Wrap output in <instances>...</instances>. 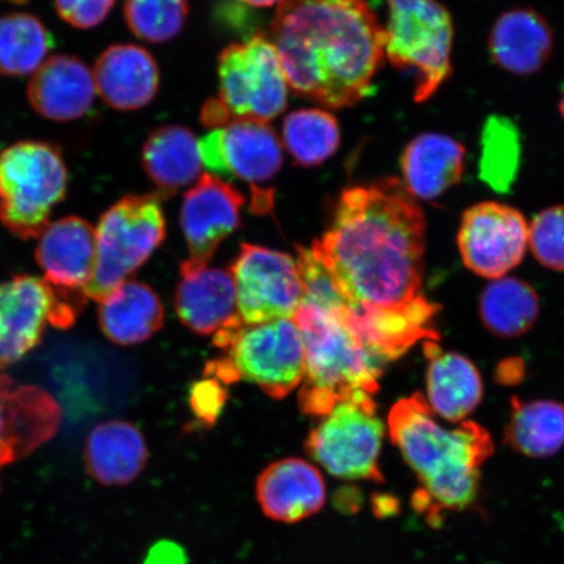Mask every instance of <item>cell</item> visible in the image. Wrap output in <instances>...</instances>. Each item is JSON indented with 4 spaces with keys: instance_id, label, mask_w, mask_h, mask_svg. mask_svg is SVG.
<instances>
[{
    "instance_id": "22",
    "label": "cell",
    "mask_w": 564,
    "mask_h": 564,
    "mask_svg": "<svg viewBox=\"0 0 564 564\" xmlns=\"http://www.w3.org/2000/svg\"><path fill=\"white\" fill-rule=\"evenodd\" d=\"M465 156L467 151L460 141L443 133H422L401 154L404 185L415 199H440L462 181Z\"/></svg>"
},
{
    "instance_id": "37",
    "label": "cell",
    "mask_w": 564,
    "mask_h": 564,
    "mask_svg": "<svg viewBox=\"0 0 564 564\" xmlns=\"http://www.w3.org/2000/svg\"><path fill=\"white\" fill-rule=\"evenodd\" d=\"M230 112L220 100H210L204 105L202 122L212 130L223 129L230 122Z\"/></svg>"
},
{
    "instance_id": "38",
    "label": "cell",
    "mask_w": 564,
    "mask_h": 564,
    "mask_svg": "<svg viewBox=\"0 0 564 564\" xmlns=\"http://www.w3.org/2000/svg\"><path fill=\"white\" fill-rule=\"evenodd\" d=\"M180 561L178 549L172 547L171 550V545H164L156 547V553L151 555L148 564H183Z\"/></svg>"
},
{
    "instance_id": "15",
    "label": "cell",
    "mask_w": 564,
    "mask_h": 564,
    "mask_svg": "<svg viewBox=\"0 0 564 564\" xmlns=\"http://www.w3.org/2000/svg\"><path fill=\"white\" fill-rule=\"evenodd\" d=\"M246 199L229 182L202 174L183 196L181 227L189 251V262L208 264L218 246L241 225Z\"/></svg>"
},
{
    "instance_id": "5",
    "label": "cell",
    "mask_w": 564,
    "mask_h": 564,
    "mask_svg": "<svg viewBox=\"0 0 564 564\" xmlns=\"http://www.w3.org/2000/svg\"><path fill=\"white\" fill-rule=\"evenodd\" d=\"M67 187L66 162L55 145L24 140L0 152V221L13 236L39 238Z\"/></svg>"
},
{
    "instance_id": "6",
    "label": "cell",
    "mask_w": 564,
    "mask_h": 564,
    "mask_svg": "<svg viewBox=\"0 0 564 564\" xmlns=\"http://www.w3.org/2000/svg\"><path fill=\"white\" fill-rule=\"evenodd\" d=\"M386 58L414 77V101L432 98L453 74L454 23L436 0H386Z\"/></svg>"
},
{
    "instance_id": "29",
    "label": "cell",
    "mask_w": 564,
    "mask_h": 564,
    "mask_svg": "<svg viewBox=\"0 0 564 564\" xmlns=\"http://www.w3.org/2000/svg\"><path fill=\"white\" fill-rule=\"evenodd\" d=\"M540 312L534 289L514 278L494 280L479 301L484 326L500 337H518L532 328Z\"/></svg>"
},
{
    "instance_id": "7",
    "label": "cell",
    "mask_w": 564,
    "mask_h": 564,
    "mask_svg": "<svg viewBox=\"0 0 564 564\" xmlns=\"http://www.w3.org/2000/svg\"><path fill=\"white\" fill-rule=\"evenodd\" d=\"M221 349L227 355L206 368V376L221 383L246 380L278 400L302 383L305 348L293 319L243 326L225 340Z\"/></svg>"
},
{
    "instance_id": "12",
    "label": "cell",
    "mask_w": 564,
    "mask_h": 564,
    "mask_svg": "<svg viewBox=\"0 0 564 564\" xmlns=\"http://www.w3.org/2000/svg\"><path fill=\"white\" fill-rule=\"evenodd\" d=\"M230 273L238 313L246 326L293 319L303 300V286L291 256L243 243Z\"/></svg>"
},
{
    "instance_id": "1",
    "label": "cell",
    "mask_w": 564,
    "mask_h": 564,
    "mask_svg": "<svg viewBox=\"0 0 564 564\" xmlns=\"http://www.w3.org/2000/svg\"><path fill=\"white\" fill-rule=\"evenodd\" d=\"M426 218L394 176L345 188L333 220L312 250L345 297L371 308H401L423 299Z\"/></svg>"
},
{
    "instance_id": "9",
    "label": "cell",
    "mask_w": 564,
    "mask_h": 564,
    "mask_svg": "<svg viewBox=\"0 0 564 564\" xmlns=\"http://www.w3.org/2000/svg\"><path fill=\"white\" fill-rule=\"evenodd\" d=\"M322 419L307 436V455L343 481L383 482L379 458L384 425L373 397L343 401Z\"/></svg>"
},
{
    "instance_id": "4",
    "label": "cell",
    "mask_w": 564,
    "mask_h": 564,
    "mask_svg": "<svg viewBox=\"0 0 564 564\" xmlns=\"http://www.w3.org/2000/svg\"><path fill=\"white\" fill-rule=\"evenodd\" d=\"M349 303L326 312L302 302L293 316L305 348L299 404L312 417H324L343 401L373 397L379 390L384 364L345 321Z\"/></svg>"
},
{
    "instance_id": "35",
    "label": "cell",
    "mask_w": 564,
    "mask_h": 564,
    "mask_svg": "<svg viewBox=\"0 0 564 564\" xmlns=\"http://www.w3.org/2000/svg\"><path fill=\"white\" fill-rule=\"evenodd\" d=\"M115 4L116 0H54L59 18L82 31L100 25Z\"/></svg>"
},
{
    "instance_id": "21",
    "label": "cell",
    "mask_w": 564,
    "mask_h": 564,
    "mask_svg": "<svg viewBox=\"0 0 564 564\" xmlns=\"http://www.w3.org/2000/svg\"><path fill=\"white\" fill-rule=\"evenodd\" d=\"M96 94L112 109L144 108L158 95L160 70L156 61L137 45H112L98 56L94 69Z\"/></svg>"
},
{
    "instance_id": "36",
    "label": "cell",
    "mask_w": 564,
    "mask_h": 564,
    "mask_svg": "<svg viewBox=\"0 0 564 564\" xmlns=\"http://www.w3.org/2000/svg\"><path fill=\"white\" fill-rule=\"evenodd\" d=\"M228 400V392L225 387L215 378L207 377L193 384L189 390V405L195 417L212 426L220 417L225 403Z\"/></svg>"
},
{
    "instance_id": "17",
    "label": "cell",
    "mask_w": 564,
    "mask_h": 564,
    "mask_svg": "<svg viewBox=\"0 0 564 564\" xmlns=\"http://www.w3.org/2000/svg\"><path fill=\"white\" fill-rule=\"evenodd\" d=\"M180 319L202 336L246 326L238 313L235 280L231 273L186 260L175 292Z\"/></svg>"
},
{
    "instance_id": "31",
    "label": "cell",
    "mask_w": 564,
    "mask_h": 564,
    "mask_svg": "<svg viewBox=\"0 0 564 564\" xmlns=\"http://www.w3.org/2000/svg\"><path fill=\"white\" fill-rule=\"evenodd\" d=\"M282 141L295 164L302 167L319 166L333 158L340 147V124L326 110H295L284 119Z\"/></svg>"
},
{
    "instance_id": "26",
    "label": "cell",
    "mask_w": 564,
    "mask_h": 564,
    "mask_svg": "<svg viewBox=\"0 0 564 564\" xmlns=\"http://www.w3.org/2000/svg\"><path fill=\"white\" fill-rule=\"evenodd\" d=\"M141 164L156 186L160 199H166L200 178L199 141L186 127H160L147 139Z\"/></svg>"
},
{
    "instance_id": "25",
    "label": "cell",
    "mask_w": 564,
    "mask_h": 564,
    "mask_svg": "<svg viewBox=\"0 0 564 564\" xmlns=\"http://www.w3.org/2000/svg\"><path fill=\"white\" fill-rule=\"evenodd\" d=\"M430 359L426 403L432 412L449 422H462L481 403L482 378L474 362L457 352H444L436 344H425Z\"/></svg>"
},
{
    "instance_id": "23",
    "label": "cell",
    "mask_w": 564,
    "mask_h": 564,
    "mask_svg": "<svg viewBox=\"0 0 564 564\" xmlns=\"http://www.w3.org/2000/svg\"><path fill=\"white\" fill-rule=\"evenodd\" d=\"M554 35L547 21L539 12L513 9L494 23L489 37L491 58L507 73L533 75L552 56Z\"/></svg>"
},
{
    "instance_id": "24",
    "label": "cell",
    "mask_w": 564,
    "mask_h": 564,
    "mask_svg": "<svg viewBox=\"0 0 564 564\" xmlns=\"http://www.w3.org/2000/svg\"><path fill=\"white\" fill-rule=\"evenodd\" d=\"M148 463L143 434L130 422L111 420L91 430L84 444V464L91 478L105 486L129 485Z\"/></svg>"
},
{
    "instance_id": "11",
    "label": "cell",
    "mask_w": 564,
    "mask_h": 564,
    "mask_svg": "<svg viewBox=\"0 0 564 564\" xmlns=\"http://www.w3.org/2000/svg\"><path fill=\"white\" fill-rule=\"evenodd\" d=\"M221 102L236 119L270 122L288 105V82L276 48L263 34L218 56Z\"/></svg>"
},
{
    "instance_id": "19",
    "label": "cell",
    "mask_w": 564,
    "mask_h": 564,
    "mask_svg": "<svg viewBox=\"0 0 564 564\" xmlns=\"http://www.w3.org/2000/svg\"><path fill=\"white\" fill-rule=\"evenodd\" d=\"M35 260L45 280L61 291L84 293L96 265V229L82 217L51 223L39 237Z\"/></svg>"
},
{
    "instance_id": "20",
    "label": "cell",
    "mask_w": 564,
    "mask_h": 564,
    "mask_svg": "<svg viewBox=\"0 0 564 564\" xmlns=\"http://www.w3.org/2000/svg\"><path fill=\"white\" fill-rule=\"evenodd\" d=\"M94 74L86 63L68 54H55L42 63L28 84L26 97L39 116L70 122L86 116L94 105Z\"/></svg>"
},
{
    "instance_id": "16",
    "label": "cell",
    "mask_w": 564,
    "mask_h": 564,
    "mask_svg": "<svg viewBox=\"0 0 564 564\" xmlns=\"http://www.w3.org/2000/svg\"><path fill=\"white\" fill-rule=\"evenodd\" d=\"M61 417V408L52 394L0 376V468L52 440Z\"/></svg>"
},
{
    "instance_id": "28",
    "label": "cell",
    "mask_w": 564,
    "mask_h": 564,
    "mask_svg": "<svg viewBox=\"0 0 564 564\" xmlns=\"http://www.w3.org/2000/svg\"><path fill=\"white\" fill-rule=\"evenodd\" d=\"M511 449L531 458H546L564 447V405L552 400H511L505 430Z\"/></svg>"
},
{
    "instance_id": "3",
    "label": "cell",
    "mask_w": 564,
    "mask_h": 564,
    "mask_svg": "<svg viewBox=\"0 0 564 564\" xmlns=\"http://www.w3.org/2000/svg\"><path fill=\"white\" fill-rule=\"evenodd\" d=\"M391 440L420 482L413 507L429 523L476 503L481 468L494 453L488 430L476 422L446 429L420 393L398 401L388 415Z\"/></svg>"
},
{
    "instance_id": "40",
    "label": "cell",
    "mask_w": 564,
    "mask_h": 564,
    "mask_svg": "<svg viewBox=\"0 0 564 564\" xmlns=\"http://www.w3.org/2000/svg\"><path fill=\"white\" fill-rule=\"evenodd\" d=\"M560 110H561V115L564 118V95H563L562 100L560 102Z\"/></svg>"
},
{
    "instance_id": "14",
    "label": "cell",
    "mask_w": 564,
    "mask_h": 564,
    "mask_svg": "<svg viewBox=\"0 0 564 564\" xmlns=\"http://www.w3.org/2000/svg\"><path fill=\"white\" fill-rule=\"evenodd\" d=\"M203 166L218 178H237L252 186L270 182L282 165L280 140L264 122L235 119L199 141Z\"/></svg>"
},
{
    "instance_id": "34",
    "label": "cell",
    "mask_w": 564,
    "mask_h": 564,
    "mask_svg": "<svg viewBox=\"0 0 564 564\" xmlns=\"http://www.w3.org/2000/svg\"><path fill=\"white\" fill-rule=\"evenodd\" d=\"M528 246L542 265L564 271V206L546 208L533 218Z\"/></svg>"
},
{
    "instance_id": "30",
    "label": "cell",
    "mask_w": 564,
    "mask_h": 564,
    "mask_svg": "<svg viewBox=\"0 0 564 564\" xmlns=\"http://www.w3.org/2000/svg\"><path fill=\"white\" fill-rule=\"evenodd\" d=\"M53 37L44 23L28 12L0 17V75H33L52 52Z\"/></svg>"
},
{
    "instance_id": "39",
    "label": "cell",
    "mask_w": 564,
    "mask_h": 564,
    "mask_svg": "<svg viewBox=\"0 0 564 564\" xmlns=\"http://www.w3.org/2000/svg\"><path fill=\"white\" fill-rule=\"evenodd\" d=\"M242 2L252 7H272L274 4H280L282 0H242Z\"/></svg>"
},
{
    "instance_id": "2",
    "label": "cell",
    "mask_w": 564,
    "mask_h": 564,
    "mask_svg": "<svg viewBox=\"0 0 564 564\" xmlns=\"http://www.w3.org/2000/svg\"><path fill=\"white\" fill-rule=\"evenodd\" d=\"M271 39L288 86L330 109L361 102L386 58L384 28L365 0H282Z\"/></svg>"
},
{
    "instance_id": "41",
    "label": "cell",
    "mask_w": 564,
    "mask_h": 564,
    "mask_svg": "<svg viewBox=\"0 0 564 564\" xmlns=\"http://www.w3.org/2000/svg\"><path fill=\"white\" fill-rule=\"evenodd\" d=\"M7 2L17 3V4H23L26 2V0H7Z\"/></svg>"
},
{
    "instance_id": "27",
    "label": "cell",
    "mask_w": 564,
    "mask_h": 564,
    "mask_svg": "<svg viewBox=\"0 0 564 564\" xmlns=\"http://www.w3.org/2000/svg\"><path fill=\"white\" fill-rule=\"evenodd\" d=\"M98 319L111 343L130 347L151 338L164 324L159 295L138 281H124L101 301Z\"/></svg>"
},
{
    "instance_id": "18",
    "label": "cell",
    "mask_w": 564,
    "mask_h": 564,
    "mask_svg": "<svg viewBox=\"0 0 564 564\" xmlns=\"http://www.w3.org/2000/svg\"><path fill=\"white\" fill-rule=\"evenodd\" d=\"M257 499L268 519L294 524L314 517L327 502V485L313 464L284 458L268 465L257 482Z\"/></svg>"
},
{
    "instance_id": "13",
    "label": "cell",
    "mask_w": 564,
    "mask_h": 564,
    "mask_svg": "<svg viewBox=\"0 0 564 564\" xmlns=\"http://www.w3.org/2000/svg\"><path fill=\"white\" fill-rule=\"evenodd\" d=\"M528 238L529 225L518 209L484 202L464 212L457 245L468 270L497 280L521 263Z\"/></svg>"
},
{
    "instance_id": "10",
    "label": "cell",
    "mask_w": 564,
    "mask_h": 564,
    "mask_svg": "<svg viewBox=\"0 0 564 564\" xmlns=\"http://www.w3.org/2000/svg\"><path fill=\"white\" fill-rule=\"evenodd\" d=\"M86 294L56 289L45 279L15 276L0 284V371L21 361L42 341L47 324L73 326Z\"/></svg>"
},
{
    "instance_id": "33",
    "label": "cell",
    "mask_w": 564,
    "mask_h": 564,
    "mask_svg": "<svg viewBox=\"0 0 564 564\" xmlns=\"http://www.w3.org/2000/svg\"><path fill=\"white\" fill-rule=\"evenodd\" d=\"M188 0H124L127 26L138 39L161 44L182 31L188 17Z\"/></svg>"
},
{
    "instance_id": "8",
    "label": "cell",
    "mask_w": 564,
    "mask_h": 564,
    "mask_svg": "<svg viewBox=\"0 0 564 564\" xmlns=\"http://www.w3.org/2000/svg\"><path fill=\"white\" fill-rule=\"evenodd\" d=\"M158 194L127 195L100 218L96 229L94 276L86 297L101 302L137 272L165 238Z\"/></svg>"
},
{
    "instance_id": "32",
    "label": "cell",
    "mask_w": 564,
    "mask_h": 564,
    "mask_svg": "<svg viewBox=\"0 0 564 564\" xmlns=\"http://www.w3.org/2000/svg\"><path fill=\"white\" fill-rule=\"evenodd\" d=\"M521 137L517 124L502 116H491L485 122L479 154V180L494 192L509 194L521 164Z\"/></svg>"
}]
</instances>
